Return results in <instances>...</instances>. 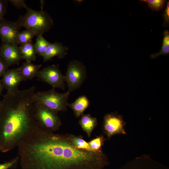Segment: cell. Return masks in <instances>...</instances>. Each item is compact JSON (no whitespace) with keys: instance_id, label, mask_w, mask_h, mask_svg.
<instances>
[{"instance_id":"6da1fadb","label":"cell","mask_w":169,"mask_h":169,"mask_svg":"<svg viewBox=\"0 0 169 169\" xmlns=\"http://www.w3.org/2000/svg\"><path fill=\"white\" fill-rule=\"evenodd\" d=\"M17 147L21 169H104L109 164L102 151L77 149L69 134H56L38 127Z\"/></svg>"},{"instance_id":"7a4b0ae2","label":"cell","mask_w":169,"mask_h":169,"mask_svg":"<svg viewBox=\"0 0 169 169\" xmlns=\"http://www.w3.org/2000/svg\"><path fill=\"white\" fill-rule=\"evenodd\" d=\"M35 87L3 96L0 109V151L6 152L18 146L38 127L34 117Z\"/></svg>"},{"instance_id":"3957f363","label":"cell","mask_w":169,"mask_h":169,"mask_svg":"<svg viewBox=\"0 0 169 169\" xmlns=\"http://www.w3.org/2000/svg\"><path fill=\"white\" fill-rule=\"evenodd\" d=\"M25 8L26 13L20 16L15 22L20 27L25 28L37 37L49 31L52 28L54 24L53 20L46 12L35 10L27 6Z\"/></svg>"},{"instance_id":"277c9868","label":"cell","mask_w":169,"mask_h":169,"mask_svg":"<svg viewBox=\"0 0 169 169\" xmlns=\"http://www.w3.org/2000/svg\"><path fill=\"white\" fill-rule=\"evenodd\" d=\"M34 117L38 126L45 131L54 132L62 125L58 112L35 101Z\"/></svg>"},{"instance_id":"5b68a950","label":"cell","mask_w":169,"mask_h":169,"mask_svg":"<svg viewBox=\"0 0 169 169\" xmlns=\"http://www.w3.org/2000/svg\"><path fill=\"white\" fill-rule=\"evenodd\" d=\"M70 92L67 91L60 93L53 88L47 91L38 92L35 93L34 99L47 107L56 111H65L69 104L68 100Z\"/></svg>"},{"instance_id":"8992f818","label":"cell","mask_w":169,"mask_h":169,"mask_svg":"<svg viewBox=\"0 0 169 169\" xmlns=\"http://www.w3.org/2000/svg\"><path fill=\"white\" fill-rule=\"evenodd\" d=\"M64 76L68 91L73 92L79 88L86 79V67L82 62L73 60L69 62Z\"/></svg>"},{"instance_id":"52a82bcc","label":"cell","mask_w":169,"mask_h":169,"mask_svg":"<svg viewBox=\"0 0 169 169\" xmlns=\"http://www.w3.org/2000/svg\"><path fill=\"white\" fill-rule=\"evenodd\" d=\"M36 77L53 88H60L62 90L65 88V76L61 73L57 65H52L43 68L38 71Z\"/></svg>"},{"instance_id":"ba28073f","label":"cell","mask_w":169,"mask_h":169,"mask_svg":"<svg viewBox=\"0 0 169 169\" xmlns=\"http://www.w3.org/2000/svg\"><path fill=\"white\" fill-rule=\"evenodd\" d=\"M125 122L123 118L115 113L106 115L104 117L102 130L108 139L117 134H126L125 129Z\"/></svg>"},{"instance_id":"9c48e42d","label":"cell","mask_w":169,"mask_h":169,"mask_svg":"<svg viewBox=\"0 0 169 169\" xmlns=\"http://www.w3.org/2000/svg\"><path fill=\"white\" fill-rule=\"evenodd\" d=\"M20 28L15 22L8 21L4 18L0 20V36L3 43L16 44Z\"/></svg>"},{"instance_id":"30bf717a","label":"cell","mask_w":169,"mask_h":169,"mask_svg":"<svg viewBox=\"0 0 169 169\" xmlns=\"http://www.w3.org/2000/svg\"><path fill=\"white\" fill-rule=\"evenodd\" d=\"M0 57L10 66L18 65L20 61L24 59L16 44L3 43L0 47Z\"/></svg>"},{"instance_id":"8fae6325","label":"cell","mask_w":169,"mask_h":169,"mask_svg":"<svg viewBox=\"0 0 169 169\" xmlns=\"http://www.w3.org/2000/svg\"><path fill=\"white\" fill-rule=\"evenodd\" d=\"M119 169H168L149 157L141 156L128 162Z\"/></svg>"},{"instance_id":"7c38bea8","label":"cell","mask_w":169,"mask_h":169,"mask_svg":"<svg viewBox=\"0 0 169 169\" xmlns=\"http://www.w3.org/2000/svg\"><path fill=\"white\" fill-rule=\"evenodd\" d=\"M1 81L7 92L13 93L18 90V86L23 81L17 68L8 69L3 75Z\"/></svg>"},{"instance_id":"4fadbf2b","label":"cell","mask_w":169,"mask_h":169,"mask_svg":"<svg viewBox=\"0 0 169 169\" xmlns=\"http://www.w3.org/2000/svg\"><path fill=\"white\" fill-rule=\"evenodd\" d=\"M68 49L67 47L64 46L62 43H50L42 56L44 61L45 62L51 60L54 57L62 59L67 54Z\"/></svg>"},{"instance_id":"5bb4252c","label":"cell","mask_w":169,"mask_h":169,"mask_svg":"<svg viewBox=\"0 0 169 169\" xmlns=\"http://www.w3.org/2000/svg\"><path fill=\"white\" fill-rule=\"evenodd\" d=\"M41 64H35L31 62L26 61L18 68L19 74L23 81L32 79L36 76L41 67Z\"/></svg>"},{"instance_id":"9a60e30c","label":"cell","mask_w":169,"mask_h":169,"mask_svg":"<svg viewBox=\"0 0 169 169\" xmlns=\"http://www.w3.org/2000/svg\"><path fill=\"white\" fill-rule=\"evenodd\" d=\"M90 105V101L87 97L83 95L79 96L74 102L69 103L68 107L72 110L75 117L78 118L81 116Z\"/></svg>"},{"instance_id":"2e32d148","label":"cell","mask_w":169,"mask_h":169,"mask_svg":"<svg viewBox=\"0 0 169 169\" xmlns=\"http://www.w3.org/2000/svg\"><path fill=\"white\" fill-rule=\"evenodd\" d=\"M79 120V124L82 130L89 138L91 137L92 132L97 125V119L90 114H83Z\"/></svg>"},{"instance_id":"e0dca14e","label":"cell","mask_w":169,"mask_h":169,"mask_svg":"<svg viewBox=\"0 0 169 169\" xmlns=\"http://www.w3.org/2000/svg\"><path fill=\"white\" fill-rule=\"evenodd\" d=\"M20 52L26 61L31 62L36 59L34 45L32 43H30L20 45L19 47Z\"/></svg>"},{"instance_id":"ac0fdd59","label":"cell","mask_w":169,"mask_h":169,"mask_svg":"<svg viewBox=\"0 0 169 169\" xmlns=\"http://www.w3.org/2000/svg\"><path fill=\"white\" fill-rule=\"evenodd\" d=\"M163 38L162 47L160 51L157 53L152 54L150 56L151 59H155L161 55H167L169 54V32L167 30L163 33Z\"/></svg>"},{"instance_id":"d6986e66","label":"cell","mask_w":169,"mask_h":169,"mask_svg":"<svg viewBox=\"0 0 169 169\" xmlns=\"http://www.w3.org/2000/svg\"><path fill=\"white\" fill-rule=\"evenodd\" d=\"M50 44L43 37L42 35L37 37L36 42L34 44L36 54L39 56H43Z\"/></svg>"},{"instance_id":"ffe728a7","label":"cell","mask_w":169,"mask_h":169,"mask_svg":"<svg viewBox=\"0 0 169 169\" xmlns=\"http://www.w3.org/2000/svg\"><path fill=\"white\" fill-rule=\"evenodd\" d=\"M70 141L74 145L77 149L91 151L88 142L85 141L81 136H76L69 134Z\"/></svg>"},{"instance_id":"44dd1931","label":"cell","mask_w":169,"mask_h":169,"mask_svg":"<svg viewBox=\"0 0 169 169\" xmlns=\"http://www.w3.org/2000/svg\"><path fill=\"white\" fill-rule=\"evenodd\" d=\"M105 140L104 136L102 135L91 140L88 142L90 150L95 152L102 151V147Z\"/></svg>"},{"instance_id":"7402d4cb","label":"cell","mask_w":169,"mask_h":169,"mask_svg":"<svg viewBox=\"0 0 169 169\" xmlns=\"http://www.w3.org/2000/svg\"><path fill=\"white\" fill-rule=\"evenodd\" d=\"M34 34L32 32L27 30L19 32L17 36L16 44L21 45L26 43H32V39L35 36Z\"/></svg>"},{"instance_id":"603a6c76","label":"cell","mask_w":169,"mask_h":169,"mask_svg":"<svg viewBox=\"0 0 169 169\" xmlns=\"http://www.w3.org/2000/svg\"><path fill=\"white\" fill-rule=\"evenodd\" d=\"M141 2H146L148 7L154 11H159L162 9L165 5V0H142Z\"/></svg>"},{"instance_id":"cb8c5ba5","label":"cell","mask_w":169,"mask_h":169,"mask_svg":"<svg viewBox=\"0 0 169 169\" xmlns=\"http://www.w3.org/2000/svg\"><path fill=\"white\" fill-rule=\"evenodd\" d=\"M19 161L18 156L13 158L9 161L3 163H0V169H12L17 167Z\"/></svg>"},{"instance_id":"d4e9b609","label":"cell","mask_w":169,"mask_h":169,"mask_svg":"<svg viewBox=\"0 0 169 169\" xmlns=\"http://www.w3.org/2000/svg\"><path fill=\"white\" fill-rule=\"evenodd\" d=\"M164 22L163 26L167 27L169 26V2L167 3L166 7L163 13Z\"/></svg>"},{"instance_id":"484cf974","label":"cell","mask_w":169,"mask_h":169,"mask_svg":"<svg viewBox=\"0 0 169 169\" xmlns=\"http://www.w3.org/2000/svg\"><path fill=\"white\" fill-rule=\"evenodd\" d=\"M10 66L0 57V77L3 76L8 69V68Z\"/></svg>"},{"instance_id":"4316f807","label":"cell","mask_w":169,"mask_h":169,"mask_svg":"<svg viewBox=\"0 0 169 169\" xmlns=\"http://www.w3.org/2000/svg\"><path fill=\"white\" fill-rule=\"evenodd\" d=\"M11 3L18 8H24L27 5L25 3V1L23 0H9Z\"/></svg>"},{"instance_id":"83f0119b","label":"cell","mask_w":169,"mask_h":169,"mask_svg":"<svg viewBox=\"0 0 169 169\" xmlns=\"http://www.w3.org/2000/svg\"><path fill=\"white\" fill-rule=\"evenodd\" d=\"M7 1L0 0V20L3 19L6 12Z\"/></svg>"},{"instance_id":"f1b7e54d","label":"cell","mask_w":169,"mask_h":169,"mask_svg":"<svg viewBox=\"0 0 169 169\" xmlns=\"http://www.w3.org/2000/svg\"><path fill=\"white\" fill-rule=\"evenodd\" d=\"M4 88L1 80H0V95H2Z\"/></svg>"},{"instance_id":"f546056e","label":"cell","mask_w":169,"mask_h":169,"mask_svg":"<svg viewBox=\"0 0 169 169\" xmlns=\"http://www.w3.org/2000/svg\"><path fill=\"white\" fill-rule=\"evenodd\" d=\"M40 2L41 3V10H43V6L44 4V0H40Z\"/></svg>"},{"instance_id":"4dcf8cb0","label":"cell","mask_w":169,"mask_h":169,"mask_svg":"<svg viewBox=\"0 0 169 169\" xmlns=\"http://www.w3.org/2000/svg\"><path fill=\"white\" fill-rule=\"evenodd\" d=\"M1 105H2V102L1 101H0V109L1 108Z\"/></svg>"}]
</instances>
